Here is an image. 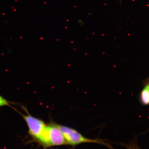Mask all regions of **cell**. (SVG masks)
<instances>
[{
	"mask_svg": "<svg viewBox=\"0 0 149 149\" xmlns=\"http://www.w3.org/2000/svg\"><path fill=\"white\" fill-rule=\"evenodd\" d=\"M9 103L10 102L3 97L2 96L0 95V107L5 106H10Z\"/></svg>",
	"mask_w": 149,
	"mask_h": 149,
	"instance_id": "5b68a950",
	"label": "cell"
},
{
	"mask_svg": "<svg viewBox=\"0 0 149 149\" xmlns=\"http://www.w3.org/2000/svg\"><path fill=\"white\" fill-rule=\"evenodd\" d=\"M37 139L46 147L67 144L63 134L55 124L45 126Z\"/></svg>",
	"mask_w": 149,
	"mask_h": 149,
	"instance_id": "6da1fadb",
	"label": "cell"
},
{
	"mask_svg": "<svg viewBox=\"0 0 149 149\" xmlns=\"http://www.w3.org/2000/svg\"><path fill=\"white\" fill-rule=\"evenodd\" d=\"M149 83L145 84L144 88L141 91L140 96V100L141 104L144 105H148L149 102Z\"/></svg>",
	"mask_w": 149,
	"mask_h": 149,
	"instance_id": "277c9868",
	"label": "cell"
},
{
	"mask_svg": "<svg viewBox=\"0 0 149 149\" xmlns=\"http://www.w3.org/2000/svg\"><path fill=\"white\" fill-rule=\"evenodd\" d=\"M63 134L66 141L67 144L75 146L84 143H98L109 147L104 141L98 139H91L87 138L79 132L72 128L68 127L55 125Z\"/></svg>",
	"mask_w": 149,
	"mask_h": 149,
	"instance_id": "7a4b0ae2",
	"label": "cell"
},
{
	"mask_svg": "<svg viewBox=\"0 0 149 149\" xmlns=\"http://www.w3.org/2000/svg\"><path fill=\"white\" fill-rule=\"evenodd\" d=\"M29 128V133L37 139L41 134L45 125L42 121L31 115H23Z\"/></svg>",
	"mask_w": 149,
	"mask_h": 149,
	"instance_id": "3957f363",
	"label": "cell"
}]
</instances>
